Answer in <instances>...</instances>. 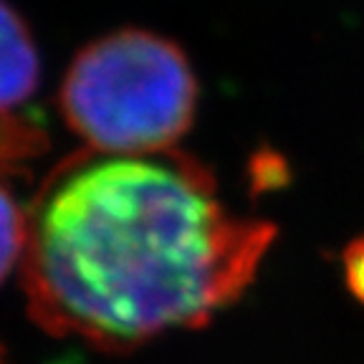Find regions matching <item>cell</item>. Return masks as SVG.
<instances>
[{"label": "cell", "instance_id": "6da1fadb", "mask_svg": "<svg viewBox=\"0 0 364 364\" xmlns=\"http://www.w3.org/2000/svg\"><path fill=\"white\" fill-rule=\"evenodd\" d=\"M273 238V223L228 210L208 167L180 149H84L28 208L23 294L48 334L127 352L238 301Z\"/></svg>", "mask_w": 364, "mask_h": 364}, {"label": "cell", "instance_id": "7a4b0ae2", "mask_svg": "<svg viewBox=\"0 0 364 364\" xmlns=\"http://www.w3.org/2000/svg\"><path fill=\"white\" fill-rule=\"evenodd\" d=\"M198 94L193 63L175 41L119 28L76 53L58 107L94 152L162 154L190 132Z\"/></svg>", "mask_w": 364, "mask_h": 364}, {"label": "cell", "instance_id": "3957f363", "mask_svg": "<svg viewBox=\"0 0 364 364\" xmlns=\"http://www.w3.org/2000/svg\"><path fill=\"white\" fill-rule=\"evenodd\" d=\"M38 81L41 56L28 23L8 0H0V117L28 102Z\"/></svg>", "mask_w": 364, "mask_h": 364}, {"label": "cell", "instance_id": "277c9868", "mask_svg": "<svg viewBox=\"0 0 364 364\" xmlns=\"http://www.w3.org/2000/svg\"><path fill=\"white\" fill-rule=\"evenodd\" d=\"M28 243V210L18 205L0 172V284L8 279L18 261H23Z\"/></svg>", "mask_w": 364, "mask_h": 364}, {"label": "cell", "instance_id": "5b68a950", "mask_svg": "<svg viewBox=\"0 0 364 364\" xmlns=\"http://www.w3.org/2000/svg\"><path fill=\"white\" fill-rule=\"evenodd\" d=\"M344 281L354 299L364 304V235L344 248Z\"/></svg>", "mask_w": 364, "mask_h": 364}, {"label": "cell", "instance_id": "8992f818", "mask_svg": "<svg viewBox=\"0 0 364 364\" xmlns=\"http://www.w3.org/2000/svg\"><path fill=\"white\" fill-rule=\"evenodd\" d=\"M0 364H8V359H6V352H3V347H0Z\"/></svg>", "mask_w": 364, "mask_h": 364}]
</instances>
